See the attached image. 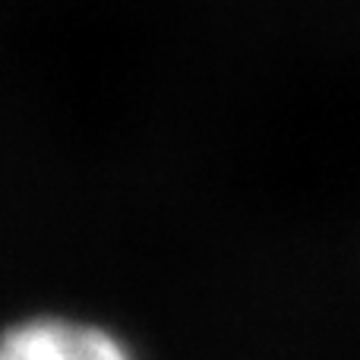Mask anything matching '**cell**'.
<instances>
[{"label":"cell","mask_w":360,"mask_h":360,"mask_svg":"<svg viewBox=\"0 0 360 360\" xmlns=\"http://www.w3.org/2000/svg\"><path fill=\"white\" fill-rule=\"evenodd\" d=\"M0 360H130L105 329L73 319H29L0 338Z\"/></svg>","instance_id":"cell-1"}]
</instances>
